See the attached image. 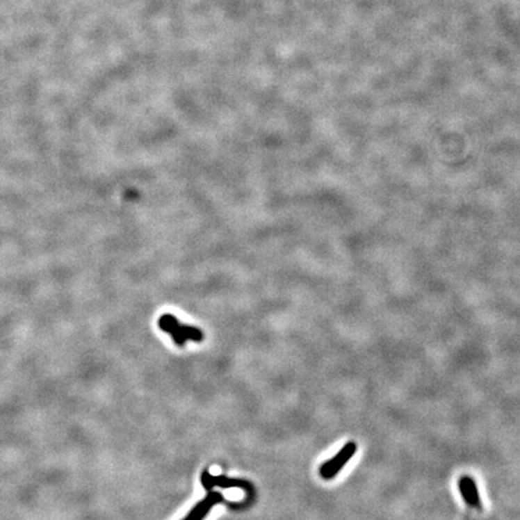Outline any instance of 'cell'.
I'll return each mask as SVG.
<instances>
[{
	"label": "cell",
	"mask_w": 520,
	"mask_h": 520,
	"mask_svg": "<svg viewBox=\"0 0 520 520\" xmlns=\"http://www.w3.org/2000/svg\"><path fill=\"white\" fill-rule=\"evenodd\" d=\"M161 330L168 332L172 341L179 347H184L187 341H204V332L197 327L179 323V319L170 314H163L158 320Z\"/></svg>",
	"instance_id": "cell-1"
},
{
	"label": "cell",
	"mask_w": 520,
	"mask_h": 520,
	"mask_svg": "<svg viewBox=\"0 0 520 520\" xmlns=\"http://www.w3.org/2000/svg\"><path fill=\"white\" fill-rule=\"evenodd\" d=\"M357 448L358 447L355 442H348L335 457L324 462L323 465L319 469L320 476L323 477L324 480H332L339 472L341 471L346 464L350 462L352 457L355 455Z\"/></svg>",
	"instance_id": "cell-2"
},
{
	"label": "cell",
	"mask_w": 520,
	"mask_h": 520,
	"mask_svg": "<svg viewBox=\"0 0 520 520\" xmlns=\"http://www.w3.org/2000/svg\"><path fill=\"white\" fill-rule=\"evenodd\" d=\"M202 485L204 488L206 489L207 491H210L215 487H220V488H241L246 491L248 495H253L254 494V488L253 485L243 480H236V478H229L227 476H212L210 472L204 471L202 473Z\"/></svg>",
	"instance_id": "cell-3"
},
{
	"label": "cell",
	"mask_w": 520,
	"mask_h": 520,
	"mask_svg": "<svg viewBox=\"0 0 520 520\" xmlns=\"http://www.w3.org/2000/svg\"><path fill=\"white\" fill-rule=\"evenodd\" d=\"M223 500H225V498H223L222 494L210 490L207 493L206 498H202V501H199L192 508V511L189 512L187 517L182 520H204L206 518L212 507L216 506L217 503H222Z\"/></svg>",
	"instance_id": "cell-4"
},
{
	"label": "cell",
	"mask_w": 520,
	"mask_h": 520,
	"mask_svg": "<svg viewBox=\"0 0 520 520\" xmlns=\"http://www.w3.org/2000/svg\"><path fill=\"white\" fill-rule=\"evenodd\" d=\"M459 488H460V491H462V498H465V501L470 506L475 507L477 510H482V503H480L478 489H477L475 480H472L471 477L465 476V477L460 478Z\"/></svg>",
	"instance_id": "cell-5"
}]
</instances>
